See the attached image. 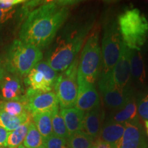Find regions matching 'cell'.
Listing matches in <instances>:
<instances>
[{
	"instance_id": "6da1fadb",
	"label": "cell",
	"mask_w": 148,
	"mask_h": 148,
	"mask_svg": "<svg viewBox=\"0 0 148 148\" xmlns=\"http://www.w3.org/2000/svg\"><path fill=\"white\" fill-rule=\"evenodd\" d=\"M75 2L77 1H50L34 9L22 24L19 40L40 50L47 47L65 23L70 7Z\"/></svg>"
},
{
	"instance_id": "7a4b0ae2",
	"label": "cell",
	"mask_w": 148,
	"mask_h": 148,
	"mask_svg": "<svg viewBox=\"0 0 148 148\" xmlns=\"http://www.w3.org/2000/svg\"><path fill=\"white\" fill-rule=\"evenodd\" d=\"M92 23L66 26L46 53L47 63L55 71L63 72L77 58L85 40L89 36Z\"/></svg>"
},
{
	"instance_id": "3957f363",
	"label": "cell",
	"mask_w": 148,
	"mask_h": 148,
	"mask_svg": "<svg viewBox=\"0 0 148 148\" xmlns=\"http://www.w3.org/2000/svg\"><path fill=\"white\" fill-rule=\"evenodd\" d=\"M117 25L123 45L140 51L148 38V20L138 8H128L118 16Z\"/></svg>"
},
{
	"instance_id": "277c9868",
	"label": "cell",
	"mask_w": 148,
	"mask_h": 148,
	"mask_svg": "<svg viewBox=\"0 0 148 148\" xmlns=\"http://www.w3.org/2000/svg\"><path fill=\"white\" fill-rule=\"evenodd\" d=\"M43 58L42 51L34 46L14 40L5 57V66L11 74L18 77H26Z\"/></svg>"
},
{
	"instance_id": "5b68a950",
	"label": "cell",
	"mask_w": 148,
	"mask_h": 148,
	"mask_svg": "<svg viewBox=\"0 0 148 148\" xmlns=\"http://www.w3.org/2000/svg\"><path fill=\"white\" fill-rule=\"evenodd\" d=\"M102 56L97 31L91 33L85 42L77 66V84L87 82L94 84L100 77Z\"/></svg>"
},
{
	"instance_id": "8992f818",
	"label": "cell",
	"mask_w": 148,
	"mask_h": 148,
	"mask_svg": "<svg viewBox=\"0 0 148 148\" xmlns=\"http://www.w3.org/2000/svg\"><path fill=\"white\" fill-rule=\"evenodd\" d=\"M78 59H75L67 69L57 77L54 85L55 93L58 98L60 109L73 108L76 103Z\"/></svg>"
},
{
	"instance_id": "52a82bcc",
	"label": "cell",
	"mask_w": 148,
	"mask_h": 148,
	"mask_svg": "<svg viewBox=\"0 0 148 148\" xmlns=\"http://www.w3.org/2000/svg\"><path fill=\"white\" fill-rule=\"evenodd\" d=\"M117 23L111 22L106 25L101 42L102 69L101 74L112 71L119 60L123 46Z\"/></svg>"
},
{
	"instance_id": "ba28073f",
	"label": "cell",
	"mask_w": 148,
	"mask_h": 148,
	"mask_svg": "<svg viewBox=\"0 0 148 148\" xmlns=\"http://www.w3.org/2000/svg\"><path fill=\"white\" fill-rule=\"evenodd\" d=\"M27 111L30 114L44 112H52L59 108L58 98L55 92H39L27 88L24 94Z\"/></svg>"
},
{
	"instance_id": "9c48e42d",
	"label": "cell",
	"mask_w": 148,
	"mask_h": 148,
	"mask_svg": "<svg viewBox=\"0 0 148 148\" xmlns=\"http://www.w3.org/2000/svg\"><path fill=\"white\" fill-rule=\"evenodd\" d=\"M115 148H148V143L138 118L125 123L123 136Z\"/></svg>"
},
{
	"instance_id": "30bf717a",
	"label": "cell",
	"mask_w": 148,
	"mask_h": 148,
	"mask_svg": "<svg viewBox=\"0 0 148 148\" xmlns=\"http://www.w3.org/2000/svg\"><path fill=\"white\" fill-rule=\"evenodd\" d=\"M110 77L114 86L119 89H125L130 81V49L123 44L118 62L110 72Z\"/></svg>"
},
{
	"instance_id": "8fae6325",
	"label": "cell",
	"mask_w": 148,
	"mask_h": 148,
	"mask_svg": "<svg viewBox=\"0 0 148 148\" xmlns=\"http://www.w3.org/2000/svg\"><path fill=\"white\" fill-rule=\"evenodd\" d=\"M99 106H100V98L94 84L79 83L75 108L86 112Z\"/></svg>"
},
{
	"instance_id": "7c38bea8",
	"label": "cell",
	"mask_w": 148,
	"mask_h": 148,
	"mask_svg": "<svg viewBox=\"0 0 148 148\" xmlns=\"http://www.w3.org/2000/svg\"><path fill=\"white\" fill-rule=\"evenodd\" d=\"M24 94L25 90L21 77L11 73L8 75L5 74L0 86V97L4 101H24Z\"/></svg>"
},
{
	"instance_id": "4fadbf2b",
	"label": "cell",
	"mask_w": 148,
	"mask_h": 148,
	"mask_svg": "<svg viewBox=\"0 0 148 148\" xmlns=\"http://www.w3.org/2000/svg\"><path fill=\"white\" fill-rule=\"evenodd\" d=\"M104 117L105 113L101 106L85 112L81 131L95 139L99 136Z\"/></svg>"
},
{
	"instance_id": "5bb4252c",
	"label": "cell",
	"mask_w": 148,
	"mask_h": 148,
	"mask_svg": "<svg viewBox=\"0 0 148 148\" xmlns=\"http://www.w3.org/2000/svg\"><path fill=\"white\" fill-rule=\"evenodd\" d=\"M101 92L103 102L107 108L114 110L121 108L133 95L132 90L128 87L125 89H119L116 87L109 88L101 90Z\"/></svg>"
},
{
	"instance_id": "9a60e30c",
	"label": "cell",
	"mask_w": 148,
	"mask_h": 148,
	"mask_svg": "<svg viewBox=\"0 0 148 148\" xmlns=\"http://www.w3.org/2000/svg\"><path fill=\"white\" fill-rule=\"evenodd\" d=\"M60 114L63 118L64 123L69 136L74 133L82 130L83 120L85 112L73 107V108L61 109Z\"/></svg>"
},
{
	"instance_id": "2e32d148",
	"label": "cell",
	"mask_w": 148,
	"mask_h": 148,
	"mask_svg": "<svg viewBox=\"0 0 148 148\" xmlns=\"http://www.w3.org/2000/svg\"><path fill=\"white\" fill-rule=\"evenodd\" d=\"M125 127V123H116L110 120L101 127L98 138L115 147L123 136Z\"/></svg>"
},
{
	"instance_id": "e0dca14e",
	"label": "cell",
	"mask_w": 148,
	"mask_h": 148,
	"mask_svg": "<svg viewBox=\"0 0 148 148\" xmlns=\"http://www.w3.org/2000/svg\"><path fill=\"white\" fill-rule=\"evenodd\" d=\"M130 65L131 77L138 85L143 86L145 81L144 61L140 51L130 49Z\"/></svg>"
},
{
	"instance_id": "ac0fdd59",
	"label": "cell",
	"mask_w": 148,
	"mask_h": 148,
	"mask_svg": "<svg viewBox=\"0 0 148 148\" xmlns=\"http://www.w3.org/2000/svg\"><path fill=\"white\" fill-rule=\"evenodd\" d=\"M24 84L27 88L35 91L50 92L53 89L47 82L43 73L34 67L24 79Z\"/></svg>"
},
{
	"instance_id": "d6986e66",
	"label": "cell",
	"mask_w": 148,
	"mask_h": 148,
	"mask_svg": "<svg viewBox=\"0 0 148 148\" xmlns=\"http://www.w3.org/2000/svg\"><path fill=\"white\" fill-rule=\"evenodd\" d=\"M137 118H138L137 104L135 97L132 95L124 106L114 112L110 121L119 123H125L134 121Z\"/></svg>"
},
{
	"instance_id": "ffe728a7",
	"label": "cell",
	"mask_w": 148,
	"mask_h": 148,
	"mask_svg": "<svg viewBox=\"0 0 148 148\" xmlns=\"http://www.w3.org/2000/svg\"><path fill=\"white\" fill-rule=\"evenodd\" d=\"M30 115L33 123L45 139L53 134L51 123V112L48 111Z\"/></svg>"
},
{
	"instance_id": "44dd1931",
	"label": "cell",
	"mask_w": 148,
	"mask_h": 148,
	"mask_svg": "<svg viewBox=\"0 0 148 148\" xmlns=\"http://www.w3.org/2000/svg\"><path fill=\"white\" fill-rule=\"evenodd\" d=\"M31 121H32V117L30 116V117L26 121L22 123L17 128L9 132L6 141L5 143L4 147L17 148L20 145H21L26 136Z\"/></svg>"
},
{
	"instance_id": "7402d4cb",
	"label": "cell",
	"mask_w": 148,
	"mask_h": 148,
	"mask_svg": "<svg viewBox=\"0 0 148 148\" xmlns=\"http://www.w3.org/2000/svg\"><path fill=\"white\" fill-rule=\"evenodd\" d=\"M29 112L20 116H11L2 111H0V127L8 132H12L21 125L30 117Z\"/></svg>"
},
{
	"instance_id": "603a6c76",
	"label": "cell",
	"mask_w": 148,
	"mask_h": 148,
	"mask_svg": "<svg viewBox=\"0 0 148 148\" xmlns=\"http://www.w3.org/2000/svg\"><path fill=\"white\" fill-rule=\"evenodd\" d=\"M45 139L38 132L32 119L22 145L27 148H45Z\"/></svg>"
},
{
	"instance_id": "cb8c5ba5",
	"label": "cell",
	"mask_w": 148,
	"mask_h": 148,
	"mask_svg": "<svg viewBox=\"0 0 148 148\" xmlns=\"http://www.w3.org/2000/svg\"><path fill=\"white\" fill-rule=\"evenodd\" d=\"M0 111L11 116H20L28 112L27 103L23 100L0 101Z\"/></svg>"
},
{
	"instance_id": "d4e9b609",
	"label": "cell",
	"mask_w": 148,
	"mask_h": 148,
	"mask_svg": "<svg viewBox=\"0 0 148 148\" xmlns=\"http://www.w3.org/2000/svg\"><path fill=\"white\" fill-rule=\"evenodd\" d=\"M51 123L53 133L56 136L68 140L69 134L64 123V119L60 114L59 108H56L51 112Z\"/></svg>"
},
{
	"instance_id": "484cf974",
	"label": "cell",
	"mask_w": 148,
	"mask_h": 148,
	"mask_svg": "<svg viewBox=\"0 0 148 148\" xmlns=\"http://www.w3.org/2000/svg\"><path fill=\"white\" fill-rule=\"evenodd\" d=\"M93 140L82 131H79L69 136L67 141L69 148H91Z\"/></svg>"
},
{
	"instance_id": "4316f807",
	"label": "cell",
	"mask_w": 148,
	"mask_h": 148,
	"mask_svg": "<svg viewBox=\"0 0 148 148\" xmlns=\"http://www.w3.org/2000/svg\"><path fill=\"white\" fill-rule=\"evenodd\" d=\"M45 148H69L67 140L54 134L45 138Z\"/></svg>"
},
{
	"instance_id": "83f0119b",
	"label": "cell",
	"mask_w": 148,
	"mask_h": 148,
	"mask_svg": "<svg viewBox=\"0 0 148 148\" xmlns=\"http://www.w3.org/2000/svg\"><path fill=\"white\" fill-rule=\"evenodd\" d=\"M136 104L138 115L145 121H148V92L140 96Z\"/></svg>"
},
{
	"instance_id": "f1b7e54d",
	"label": "cell",
	"mask_w": 148,
	"mask_h": 148,
	"mask_svg": "<svg viewBox=\"0 0 148 148\" xmlns=\"http://www.w3.org/2000/svg\"><path fill=\"white\" fill-rule=\"evenodd\" d=\"M25 2L23 0H0V8L5 11L14 10V6Z\"/></svg>"
},
{
	"instance_id": "f546056e",
	"label": "cell",
	"mask_w": 148,
	"mask_h": 148,
	"mask_svg": "<svg viewBox=\"0 0 148 148\" xmlns=\"http://www.w3.org/2000/svg\"><path fill=\"white\" fill-rule=\"evenodd\" d=\"M14 10L5 11L0 8V24L6 22L8 20L12 18L14 15Z\"/></svg>"
},
{
	"instance_id": "4dcf8cb0",
	"label": "cell",
	"mask_w": 148,
	"mask_h": 148,
	"mask_svg": "<svg viewBox=\"0 0 148 148\" xmlns=\"http://www.w3.org/2000/svg\"><path fill=\"white\" fill-rule=\"evenodd\" d=\"M92 147L94 148H115L114 145H111V144L106 143V142L103 141L99 139V138H97L95 141L93 142V145Z\"/></svg>"
},
{
	"instance_id": "1f68e13d",
	"label": "cell",
	"mask_w": 148,
	"mask_h": 148,
	"mask_svg": "<svg viewBox=\"0 0 148 148\" xmlns=\"http://www.w3.org/2000/svg\"><path fill=\"white\" fill-rule=\"evenodd\" d=\"M8 133L9 132L8 131L0 127V148L4 147L5 143L8 136Z\"/></svg>"
},
{
	"instance_id": "d6a6232c",
	"label": "cell",
	"mask_w": 148,
	"mask_h": 148,
	"mask_svg": "<svg viewBox=\"0 0 148 148\" xmlns=\"http://www.w3.org/2000/svg\"><path fill=\"white\" fill-rule=\"evenodd\" d=\"M4 75H5L4 69H3L2 66H1V64L0 63V86H1V83H2V81H3V77H4Z\"/></svg>"
},
{
	"instance_id": "836d02e7",
	"label": "cell",
	"mask_w": 148,
	"mask_h": 148,
	"mask_svg": "<svg viewBox=\"0 0 148 148\" xmlns=\"http://www.w3.org/2000/svg\"><path fill=\"white\" fill-rule=\"evenodd\" d=\"M145 125L146 130H147V134L148 136V121H145Z\"/></svg>"
},
{
	"instance_id": "e575fe53",
	"label": "cell",
	"mask_w": 148,
	"mask_h": 148,
	"mask_svg": "<svg viewBox=\"0 0 148 148\" xmlns=\"http://www.w3.org/2000/svg\"><path fill=\"white\" fill-rule=\"evenodd\" d=\"M17 148H27V147H24V146H23V145H22V144H21V145H20L19 146H18V147Z\"/></svg>"
},
{
	"instance_id": "d590c367",
	"label": "cell",
	"mask_w": 148,
	"mask_h": 148,
	"mask_svg": "<svg viewBox=\"0 0 148 148\" xmlns=\"http://www.w3.org/2000/svg\"><path fill=\"white\" fill-rule=\"evenodd\" d=\"M91 148H94V147H91Z\"/></svg>"
}]
</instances>
